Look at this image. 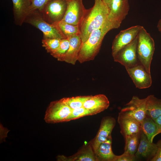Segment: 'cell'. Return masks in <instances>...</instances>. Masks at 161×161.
Here are the masks:
<instances>
[{
  "label": "cell",
  "instance_id": "5b68a950",
  "mask_svg": "<svg viewBox=\"0 0 161 161\" xmlns=\"http://www.w3.org/2000/svg\"><path fill=\"white\" fill-rule=\"evenodd\" d=\"M24 22L30 24L41 30L43 33V38H56L62 39L67 38L62 35L56 26L46 22L38 10L29 12Z\"/></svg>",
  "mask_w": 161,
  "mask_h": 161
},
{
  "label": "cell",
  "instance_id": "4fadbf2b",
  "mask_svg": "<svg viewBox=\"0 0 161 161\" xmlns=\"http://www.w3.org/2000/svg\"><path fill=\"white\" fill-rule=\"evenodd\" d=\"M116 123L115 119L113 117L106 116L102 118L95 137L90 141L94 152L101 143L112 137V132Z\"/></svg>",
  "mask_w": 161,
  "mask_h": 161
},
{
  "label": "cell",
  "instance_id": "1f68e13d",
  "mask_svg": "<svg viewBox=\"0 0 161 161\" xmlns=\"http://www.w3.org/2000/svg\"><path fill=\"white\" fill-rule=\"evenodd\" d=\"M158 126L157 134L161 133V115L159 117L155 120Z\"/></svg>",
  "mask_w": 161,
  "mask_h": 161
},
{
  "label": "cell",
  "instance_id": "e0dca14e",
  "mask_svg": "<svg viewBox=\"0 0 161 161\" xmlns=\"http://www.w3.org/2000/svg\"><path fill=\"white\" fill-rule=\"evenodd\" d=\"M109 104V101L105 95L99 94L91 95L85 102L83 107L88 109L92 115H94L106 109Z\"/></svg>",
  "mask_w": 161,
  "mask_h": 161
},
{
  "label": "cell",
  "instance_id": "6da1fadb",
  "mask_svg": "<svg viewBox=\"0 0 161 161\" xmlns=\"http://www.w3.org/2000/svg\"><path fill=\"white\" fill-rule=\"evenodd\" d=\"M109 11L102 0H95L91 8L87 9L79 27L82 43L86 41L94 31L102 28L105 24Z\"/></svg>",
  "mask_w": 161,
  "mask_h": 161
},
{
  "label": "cell",
  "instance_id": "2e32d148",
  "mask_svg": "<svg viewBox=\"0 0 161 161\" xmlns=\"http://www.w3.org/2000/svg\"><path fill=\"white\" fill-rule=\"evenodd\" d=\"M157 150L156 144L149 141L141 130L139 144L135 154L136 159L150 160L151 161L155 156Z\"/></svg>",
  "mask_w": 161,
  "mask_h": 161
},
{
  "label": "cell",
  "instance_id": "4316f807",
  "mask_svg": "<svg viewBox=\"0 0 161 161\" xmlns=\"http://www.w3.org/2000/svg\"><path fill=\"white\" fill-rule=\"evenodd\" d=\"M61 40L56 38H43L42 46L52 55L59 47Z\"/></svg>",
  "mask_w": 161,
  "mask_h": 161
},
{
  "label": "cell",
  "instance_id": "83f0119b",
  "mask_svg": "<svg viewBox=\"0 0 161 161\" xmlns=\"http://www.w3.org/2000/svg\"><path fill=\"white\" fill-rule=\"evenodd\" d=\"M89 115H92V114L90 111L83 107L72 109L68 119L67 122Z\"/></svg>",
  "mask_w": 161,
  "mask_h": 161
},
{
  "label": "cell",
  "instance_id": "ac0fdd59",
  "mask_svg": "<svg viewBox=\"0 0 161 161\" xmlns=\"http://www.w3.org/2000/svg\"><path fill=\"white\" fill-rule=\"evenodd\" d=\"M67 38L69 41V46L63 61L75 65L78 61L82 44V40L79 35H70Z\"/></svg>",
  "mask_w": 161,
  "mask_h": 161
},
{
  "label": "cell",
  "instance_id": "f546056e",
  "mask_svg": "<svg viewBox=\"0 0 161 161\" xmlns=\"http://www.w3.org/2000/svg\"><path fill=\"white\" fill-rule=\"evenodd\" d=\"M136 160L135 155L124 151L122 154L116 155L114 161H134Z\"/></svg>",
  "mask_w": 161,
  "mask_h": 161
},
{
  "label": "cell",
  "instance_id": "4dcf8cb0",
  "mask_svg": "<svg viewBox=\"0 0 161 161\" xmlns=\"http://www.w3.org/2000/svg\"><path fill=\"white\" fill-rule=\"evenodd\" d=\"M157 148L156 153L151 161H161V139L156 143Z\"/></svg>",
  "mask_w": 161,
  "mask_h": 161
},
{
  "label": "cell",
  "instance_id": "ffe728a7",
  "mask_svg": "<svg viewBox=\"0 0 161 161\" xmlns=\"http://www.w3.org/2000/svg\"><path fill=\"white\" fill-rule=\"evenodd\" d=\"M112 141L111 137L99 145L95 151L97 161H114L116 155L112 150Z\"/></svg>",
  "mask_w": 161,
  "mask_h": 161
},
{
  "label": "cell",
  "instance_id": "277c9868",
  "mask_svg": "<svg viewBox=\"0 0 161 161\" xmlns=\"http://www.w3.org/2000/svg\"><path fill=\"white\" fill-rule=\"evenodd\" d=\"M107 6L109 14L106 20L113 29L120 27L129 10V0H102Z\"/></svg>",
  "mask_w": 161,
  "mask_h": 161
},
{
  "label": "cell",
  "instance_id": "30bf717a",
  "mask_svg": "<svg viewBox=\"0 0 161 161\" xmlns=\"http://www.w3.org/2000/svg\"><path fill=\"white\" fill-rule=\"evenodd\" d=\"M142 26L137 25L121 31L114 39L112 46L113 57L122 48L132 41L137 36Z\"/></svg>",
  "mask_w": 161,
  "mask_h": 161
},
{
  "label": "cell",
  "instance_id": "e575fe53",
  "mask_svg": "<svg viewBox=\"0 0 161 161\" xmlns=\"http://www.w3.org/2000/svg\"></svg>",
  "mask_w": 161,
  "mask_h": 161
},
{
  "label": "cell",
  "instance_id": "cb8c5ba5",
  "mask_svg": "<svg viewBox=\"0 0 161 161\" xmlns=\"http://www.w3.org/2000/svg\"><path fill=\"white\" fill-rule=\"evenodd\" d=\"M53 25H55L61 32L66 38L70 35H80L78 25H75L68 23L62 20Z\"/></svg>",
  "mask_w": 161,
  "mask_h": 161
},
{
  "label": "cell",
  "instance_id": "7a4b0ae2",
  "mask_svg": "<svg viewBox=\"0 0 161 161\" xmlns=\"http://www.w3.org/2000/svg\"><path fill=\"white\" fill-rule=\"evenodd\" d=\"M112 30L106 22L102 28L92 32L87 40L82 44L78 61L82 63L93 60L100 51L106 34Z\"/></svg>",
  "mask_w": 161,
  "mask_h": 161
},
{
  "label": "cell",
  "instance_id": "7c38bea8",
  "mask_svg": "<svg viewBox=\"0 0 161 161\" xmlns=\"http://www.w3.org/2000/svg\"><path fill=\"white\" fill-rule=\"evenodd\" d=\"M146 97L140 99L134 96L130 101L124 106L120 111L132 117L141 123L146 115Z\"/></svg>",
  "mask_w": 161,
  "mask_h": 161
},
{
  "label": "cell",
  "instance_id": "ba28073f",
  "mask_svg": "<svg viewBox=\"0 0 161 161\" xmlns=\"http://www.w3.org/2000/svg\"><path fill=\"white\" fill-rule=\"evenodd\" d=\"M137 36L132 41L116 53L113 57L114 61L120 63L126 69L132 67L140 63L137 55Z\"/></svg>",
  "mask_w": 161,
  "mask_h": 161
},
{
  "label": "cell",
  "instance_id": "9c48e42d",
  "mask_svg": "<svg viewBox=\"0 0 161 161\" xmlns=\"http://www.w3.org/2000/svg\"><path fill=\"white\" fill-rule=\"evenodd\" d=\"M67 7L62 20L70 24L79 25L86 12L83 0H67Z\"/></svg>",
  "mask_w": 161,
  "mask_h": 161
},
{
  "label": "cell",
  "instance_id": "8fae6325",
  "mask_svg": "<svg viewBox=\"0 0 161 161\" xmlns=\"http://www.w3.org/2000/svg\"><path fill=\"white\" fill-rule=\"evenodd\" d=\"M126 69L136 87L143 89L151 86L152 80L151 73L140 63Z\"/></svg>",
  "mask_w": 161,
  "mask_h": 161
},
{
  "label": "cell",
  "instance_id": "8992f818",
  "mask_svg": "<svg viewBox=\"0 0 161 161\" xmlns=\"http://www.w3.org/2000/svg\"><path fill=\"white\" fill-rule=\"evenodd\" d=\"M67 7V0H50L39 11L46 22L54 24L62 20Z\"/></svg>",
  "mask_w": 161,
  "mask_h": 161
},
{
  "label": "cell",
  "instance_id": "7402d4cb",
  "mask_svg": "<svg viewBox=\"0 0 161 161\" xmlns=\"http://www.w3.org/2000/svg\"><path fill=\"white\" fill-rule=\"evenodd\" d=\"M141 130L147 139L152 143L157 134L158 126L154 120L147 115L141 123Z\"/></svg>",
  "mask_w": 161,
  "mask_h": 161
},
{
  "label": "cell",
  "instance_id": "3957f363",
  "mask_svg": "<svg viewBox=\"0 0 161 161\" xmlns=\"http://www.w3.org/2000/svg\"><path fill=\"white\" fill-rule=\"evenodd\" d=\"M137 53L140 63L150 73V67L155 50L154 41L142 26L138 35Z\"/></svg>",
  "mask_w": 161,
  "mask_h": 161
},
{
  "label": "cell",
  "instance_id": "d6a6232c",
  "mask_svg": "<svg viewBox=\"0 0 161 161\" xmlns=\"http://www.w3.org/2000/svg\"><path fill=\"white\" fill-rule=\"evenodd\" d=\"M157 27L158 30L160 32H161V18L159 20V21L158 22Z\"/></svg>",
  "mask_w": 161,
  "mask_h": 161
},
{
  "label": "cell",
  "instance_id": "603a6c76",
  "mask_svg": "<svg viewBox=\"0 0 161 161\" xmlns=\"http://www.w3.org/2000/svg\"><path fill=\"white\" fill-rule=\"evenodd\" d=\"M140 134L141 131L124 137L125 140L124 151L135 155L139 144Z\"/></svg>",
  "mask_w": 161,
  "mask_h": 161
},
{
  "label": "cell",
  "instance_id": "f1b7e54d",
  "mask_svg": "<svg viewBox=\"0 0 161 161\" xmlns=\"http://www.w3.org/2000/svg\"><path fill=\"white\" fill-rule=\"evenodd\" d=\"M49 0H31V3L28 13L30 12L35 10H41L44 5Z\"/></svg>",
  "mask_w": 161,
  "mask_h": 161
},
{
  "label": "cell",
  "instance_id": "836d02e7",
  "mask_svg": "<svg viewBox=\"0 0 161 161\" xmlns=\"http://www.w3.org/2000/svg\"><path fill=\"white\" fill-rule=\"evenodd\" d=\"M160 32L161 33V32Z\"/></svg>",
  "mask_w": 161,
  "mask_h": 161
},
{
  "label": "cell",
  "instance_id": "9a60e30c",
  "mask_svg": "<svg viewBox=\"0 0 161 161\" xmlns=\"http://www.w3.org/2000/svg\"><path fill=\"white\" fill-rule=\"evenodd\" d=\"M56 158L61 161H97L90 141L84 144L81 149L72 156L58 155Z\"/></svg>",
  "mask_w": 161,
  "mask_h": 161
},
{
  "label": "cell",
  "instance_id": "d4e9b609",
  "mask_svg": "<svg viewBox=\"0 0 161 161\" xmlns=\"http://www.w3.org/2000/svg\"><path fill=\"white\" fill-rule=\"evenodd\" d=\"M91 96V95L79 96L64 97L61 99L72 109H74L83 107L85 102Z\"/></svg>",
  "mask_w": 161,
  "mask_h": 161
},
{
  "label": "cell",
  "instance_id": "484cf974",
  "mask_svg": "<svg viewBox=\"0 0 161 161\" xmlns=\"http://www.w3.org/2000/svg\"><path fill=\"white\" fill-rule=\"evenodd\" d=\"M69 46V41L68 38L61 39L59 47L52 55L58 60L63 61Z\"/></svg>",
  "mask_w": 161,
  "mask_h": 161
},
{
  "label": "cell",
  "instance_id": "52a82bcc",
  "mask_svg": "<svg viewBox=\"0 0 161 161\" xmlns=\"http://www.w3.org/2000/svg\"><path fill=\"white\" fill-rule=\"evenodd\" d=\"M72 110L61 99L52 101L46 110L44 120L52 124L67 122Z\"/></svg>",
  "mask_w": 161,
  "mask_h": 161
},
{
  "label": "cell",
  "instance_id": "5bb4252c",
  "mask_svg": "<svg viewBox=\"0 0 161 161\" xmlns=\"http://www.w3.org/2000/svg\"><path fill=\"white\" fill-rule=\"evenodd\" d=\"M117 122L120 128V133L124 137L141 131V123L121 111L118 114Z\"/></svg>",
  "mask_w": 161,
  "mask_h": 161
},
{
  "label": "cell",
  "instance_id": "44dd1931",
  "mask_svg": "<svg viewBox=\"0 0 161 161\" xmlns=\"http://www.w3.org/2000/svg\"><path fill=\"white\" fill-rule=\"evenodd\" d=\"M146 115L155 120L161 115V100L150 95L146 97Z\"/></svg>",
  "mask_w": 161,
  "mask_h": 161
},
{
  "label": "cell",
  "instance_id": "d6986e66",
  "mask_svg": "<svg viewBox=\"0 0 161 161\" xmlns=\"http://www.w3.org/2000/svg\"><path fill=\"white\" fill-rule=\"evenodd\" d=\"M13 11L16 24L21 26L27 15L31 6V0H12Z\"/></svg>",
  "mask_w": 161,
  "mask_h": 161
}]
</instances>
